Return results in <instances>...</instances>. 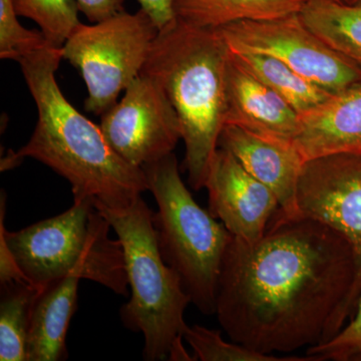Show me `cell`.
Instances as JSON below:
<instances>
[{
    "label": "cell",
    "instance_id": "7a4b0ae2",
    "mask_svg": "<svg viewBox=\"0 0 361 361\" xmlns=\"http://www.w3.org/2000/svg\"><path fill=\"white\" fill-rule=\"evenodd\" d=\"M61 59V47L51 45L18 59L37 122L27 144L2 159L1 172L32 158L70 183L73 200L90 198L110 208L130 205L148 191L144 171L121 158L101 127L63 96L56 78Z\"/></svg>",
    "mask_w": 361,
    "mask_h": 361
},
{
    "label": "cell",
    "instance_id": "5bb4252c",
    "mask_svg": "<svg viewBox=\"0 0 361 361\" xmlns=\"http://www.w3.org/2000/svg\"><path fill=\"white\" fill-rule=\"evenodd\" d=\"M293 144L304 161L332 154L361 156V85L334 94L301 116Z\"/></svg>",
    "mask_w": 361,
    "mask_h": 361
},
{
    "label": "cell",
    "instance_id": "2e32d148",
    "mask_svg": "<svg viewBox=\"0 0 361 361\" xmlns=\"http://www.w3.org/2000/svg\"><path fill=\"white\" fill-rule=\"evenodd\" d=\"M306 0H174L175 18L218 30L244 20H267L300 13Z\"/></svg>",
    "mask_w": 361,
    "mask_h": 361
},
{
    "label": "cell",
    "instance_id": "5b68a950",
    "mask_svg": "<svg viewBox=\"0 0 361 361\" xmlns=\"http://www.w3.org/2000/svg\"><path fill=\"white\" fill-rule=\"evenodd\" d=\"M122 243L129 302L121 310L123 325L145 338L142 356L149 361L170 357L188 326L184 314L191 298L180 277L164 261L159 248L154 214L142 196L130 205L110 208L94 203Z\"/></svg>",
    "mask_w": 361,
    "mask_h": 361
},
{
    "label": "cell",
    "instance_id": "277c9868",
    "mask_svg": "<svg viewBox=\"0 0 361 361\" xmlns=\"http://www.w3.org/2000/svg\"><path fill=\"white\" fill-rule=\"evenodd\" d=\"M0 199V234L30 284L42 289L63 278L75 277L128 296L122 243L111 238L113 228L92 199L75 200L66 212L16 232L6 229V198L1 194Z\"/></svg>",
    "mask_w": 361,
    "mask_h": 361
},
{
    "label": "cell",
    "instance_id": "30bf717a",
    "mask_svg": "<svg viewBox=\"0 0 361 361\" xmlns=\"http://www.w3.org/2000/svg\"><path fill=\"white\" fill-rule=\"evenodd\" d=\"M297 204L302 217L329 226L355 251L357 272L346 310L349 319L361 296V156L332 154L306 161Z\"/></svg>",
    "mask_w": 361,
    "mask_h": 361
},
{
    "label": "cell",
    "instance_id": "6da1fadb",
    "mask_svg": "<svg viewBox=\"0 0 361 361\" xmlns=\"http://www.w3.org/2000/svg\"><path fill=\"white\" fill-rule=\"evenodd\" d=\"M356 272L355 251L341 234L279 209L256 243L231 237L216 315L232 341L259 353L312 348L345 326Z\"/></svg>",
    "mask_w": 361,
    "mask_h": 361
},
{
    "label": "cell",
    "instance_id": "4316f807",
    "mask_svg": "<svg viewBox=\"0 0 361 361\" xmlns=\"http://www.w3.org/2000/svg\"><path fill=\"white\" fill-rule=\"evenodd\" d=\"M342 2H345L348 4H361V0H341Z\"/></svg>",
    "mask_w": 361,
    "mask_h": 361
},
{
    "label": "cell",
    "instance_id": "cb8c5ba5",
    "mask_svg": "<svg viewBox=\"0 0 361 361\" xmlns=\"http://www.w3.org/2000/svg\"><path fill=\"white\" fill-rule=\"evenodd\" d=\"M80 13L96 23L125 11V0H77Z\"/></svg>",
    "mask_w": 361,
    "mask_h": 361
},
{
    "label": "cell",
    "instance_id": "e0dca14e",
    "mask_svg": "<svg viewBox=\"0 0 361 361\" xmlns=\"http://www.w3.org/2000/svg\"><path fill=\"white\" fill-rule=\"evenodd\" d=\"M299 16L311 32L361 68V4L306 0Z\"/></svg>",
    "mask_w": 361,
    "mask_h": 361
},
{
    "label": "cell",
    "instance_id": "603a6c76",
    "mask_svg": "<svg viewBox=\"0 0 361 361\" xmlns=\"http://www.w3.org/2000/svg\"><path fill=\"white\" fill-rule=\"evenodd\" d=\"M350 322L330 341L307 348L316 361H361V296Z\"/></svg>",
    "mask_w": 361,
    "mask_h": 361
},
{
    "label": "cell",
    "instance_id": "ba28073f",
    "mask_svg": "<svg viewBox=\"0 0 361 361\" xmlns=\"http://www.w3.org/2000/svg\"><path fill=\"white\" fill-rule=\"evenodd\" d=\"M218 30L232 51L274 56L330 94L361 85L360 66L311 32L299 13L239 21Z\"/></svg>",
    "mask_w": 361,
    "mask_h": 361
},
{
    "label": "cell",
    "instance_id": "3957f363",
    "mask_svg": "<svg viewBox=\"0 0 361 361\" xmlns=\"http://www.w3.org/2000/svg\"><path fill=\"white\" fill-rule=\"evenodd\" d=\"M230 54L219 30L175 18L159 32L142 70L161 85L177 113L188 182L195 191L205 188L225 127Z\"/></svg>",
    "mask_w": 361,
    "mask_h": 361
},
{
    "label": "cell",
    "instance_id": "9c48e42d",
    "mask_svg": "<svg viewBox=\"0 0 361 361\" xmlns=\"http://www.w3.org/2000/svg\"><path fill=\"white\" fill-rule=\"evenodd\" d=\"M99 127L111 148L141 169L174 153L182 140L179 118L167 94L154 78L142 73L102 116Z\"/></svg>",
    "mask_w": 361,
    "mask_h": 361
},
{
    "label": "cell",
    "instance_id": "8fae6325",
    "mask_svg": "<svg viewBox=\"0 0 361 361\" xmlns=\"http://www.w3.org/2000/svg\"><path fill=\"white\" fill-rule=\"evenodd\" d=\"M205 188L209 212L221 220L233 237L246 243L262 238L279 210L269 188L247 172L231 152L220 147L211 161Z\"/></svg>",
    "mask_w": 361,
    "mask_h": 361
},
{
    "label": "cell",
    "instance_id": "44dd1931",
    "mask_svg": "<svg viewBox=\"0 0 361 361\" xmlns=\"http://www.w3.org/2000/svg\"><path fill=\"white\" fill-rule=\"evenodd\" d=\"M183 337L193 349L195 360L201 361H316L308 355L281 358L265 355L237 342L225 341L218 330L200 325L187 326Z\"/></svg>",
    "mask_w": 361,
    "mask_h": 361
},
{
    "label": "cell",
    "instance_id": "484cf974",
    "mask_svg": "<svg viewBox=\"0 0 361 361\" xmlns=\"http://www.w3.org/2000/svg\"><path fill=\"white\" fill-rule=\"evenodd\" d=\"M141 8L151 16L159 28L165 27L175 20L174 0H137Z\"/></svg>",
    "mask_w": 361,
    "mask_h": 361
},
{
    "label": "cell",
    "instance_id": "7c38bea8",
    "mask_svg": "<svg viewBox=\"0 0 361 361\" xmlns=\"http://www.w3.org/2000/svg\"><path fill=\"white\" fill-rule=\"evenodd\" d=\"M283 144H293L301 116L242 65L231 51L226 87L225 126Z\"/></svg>",
    "mask_w": 361,
    "mask_h": 361
},
{
    "label": "cell",
    "instance_id": "9a60e30c",
    "mask_svg": "<svg viewBox=\"0 0 361 361\" xmlns=\"http://www.w3.org/2000/svg\"><path fill=\"white\" fill-rule=\"evenodd\" d=\"M80 279L66 277L40 289L32 308L26 353L27 361L66 360V341L78 308Z\"/></svg>",
    "mask_w": 361,
    "mask_h": 361
},
{
    "label": "cell",
    "instance_id": "52a82bcc",
    "mask_svg": "<svg viewBox=\"0 0 361 361\" xmlns=\"http://www.w3.org/2000/svg\"><path fill=\"white\" fill-rule=\"evenodd\" d=\"M159 32L142 8L78 26L61 49L87 85L85 111L102 116L110 110L121 92L141 75Z\"/></svg>",
    "mask_w": 361,
    "mask_h": 361
},
{
    "label": "cell",
    "instance_id": "7402d4cb",
    "mask_svg": "<svg viewBox=\"0 0 361 361\" xmlns=\"http://www.w3.org/2000/svg\"><path fill=\"white\" fill-rule=\"evenodd\" d=\"M47 45L40 30H27L20 25L13 0H0V58L18 61Z\"/></svg>",
    "mask_w": 361,
    "mask_h": 361
},
{
    "label": "cell",
    "instance_id": "d6986e66",
    "mask_svg": "<svg viewBox=\"0 0 361 361\" xmlns=\"http://www.w3.org/2000/svg\"><path fill=\"white\" fill-rule=\"evenodd\" d=\"M39 291L30 283L1 285L0 360L27 361L26 341L30 314Z\"/></svg>",
    "mask_w": 361,
    "mask_h": 361
},
{
    "label": "cell",
    "instance_id": "83f0119b",
    "mask_svg": "<svg viewBox=\"0 0 361 361\" xmlns=\"http://www.w3.org/2000/svg\"><path fill=\"white\" fill-rule=\"evenodd\" d=\"M339 1H341V0H339Z\"/></svg>",
    "mask_w": 361,
    "mask_h": 361
},
{
    "label": "cell",
    "instance_id": "ac0fdd59",
    "mask_svg": "<svg viewBox=\"0 0 361 361\" xmlns=\"http://www.w3.org/2000/svg\"><path fill=\"white\" fill-rule=\"evenodd\" d=\"M232 52L247 70L274 90L300 116L315 111L334 96L274 56L257 52Z\"/></svg>",
    "mask_w": 361,
    "mask_h": 361
},
{
    "label": "cell",
    "instance_id": "8992f818",
    "mask_svg": "<svg viewBox=\"0 0 361 361\" xmlns=\"http://www.w3.org/2000/svg\"><path fill=\"white\" fill-rule=\"evenodd\" d=\"M155 198L157 241L164 261L203 314H216L221 266L231 240L222 222L203 208L180 179L175 154L142 168Z\"/></svg>",
    "mask_w": 361,
    "mask_h": 361
},
{
    "label": "cell",
    "instance_id": "4fadbf2b",
    "mask_svg": "<svg viewBox=\"0 0 361 361\" xmlns=\"http://www.w3.org/2000/svg\"><path fill=\"white\" fill-rule=\"evenodd\" d=\"M219 147L231 152L247 172L269 188L282 213L300 217L297 190L305 161L294 144L272 141L237 126L226 125Z\"/></svg>",
    "mask_w": 361,
    "mask_h": 361
},
{
    "label": "cell",
    "instance_id": "ffe728a7",
    "mask_svg": "<svg viewBox=\"0 0 361 361\" xmlns=\"http://www.w3.org/2000/svg\"><path fill=\"white\" fill-rule=\"evenodd\" d=\"M13 4L18 16L35 21L54 47H63L82 25L77 0H13Z\"/></svg>",
    "mask_w": 361,
    "mask_h": 361
},
{
    "label": "cell",
    "instance_id": "d4e9b609",
    "mask_svg": "<svg viewBox=\"0 0 361 361\" xmlns=\"http://www.w3.org/2000/svg\"><path fill=\"white\" fill-rule=\"evenodd\" d=\"M14 282L30 283L16 263L13 253L9 250L4 235L0 234V284H11Z\"/></svg>",
    "mask_w": 361,
    "mask_h": 361
}]
</instances>
